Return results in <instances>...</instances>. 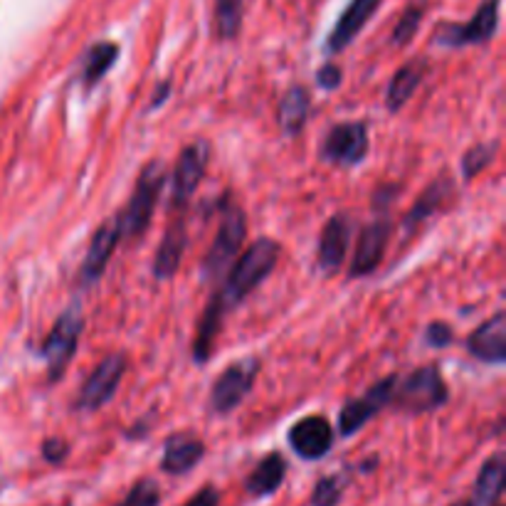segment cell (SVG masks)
Segmentation results:
<instances>
[{"label":"cell","instance_id":"1","mask_svg":"<svg viewBox=\"0 0 506 506\" xmlns=\"http://www.w3.org/2000/svg\"><path fill=\"white\" fill-rule=\"evenodd\" d=\"M279 255H282L279 242L259 237L235 259V265L223 277V287L210 297L208 307L203 311L198 333L193 341V361L195 364L203 365L213 358L217 333L223 329V319L240 307L242 301L274 272Z\"/></svg>","mask_w":506,"mask_h":506},{"label":"cell","instance_id":"2","mask_svg":"<svg viewBox=\"0 0 506 506\" xmlns=\"http://www.w3.org/2000/svg\"><path fill=\"white\" fill-rule=\"evenodd\" d=\"M168 181V171L163 161H151L143 166V171L136 178L133 193L126 208L119 213L117 227L121 240H142L146 230H149L151 217L158 206V198L163 193V185Z\"/></svg>","mask_w":506,"mask_h":506},{"label":"cell","instance_id":"3","mask_svg":"<svg viewBox=\"0 0 506 506\" xmlns=\"http://www.w3.org/2000/svg\"><path fill=\"white\" fill-rule=\"evenodd\" d=\"M448 398L449 390L448 383L442 381L440 368L420 365L400 385H395L390 406L407 416H423V413H432L445 406Z\"/></svg>","mask_w":506,"mask_h":506},{"label":"cell","instance_id":"4","mask_svg":"<svg viewBox=\"0 0 506 506\" xmlns=\"http://www.w3.org/2000/svg\"><path fill=\"white\" fill-rule=\"evenodd\" d=\"M245 237H248V217H245V213L240 208H235V206L225 208L216 240H213L210 249L206 252V258H203V265H200V274H203L206 282L223 279L227 269L235 265V259L240 258Z\"/></svg>","mask_w":506,"mask_h":506},{"label":"cell","instance_id":"5","mask_svg":"<svg viewBox=\"0 0 506 506\" xmlns=\"http://www.w3.org/2000/svg\"><path fill=\"white\" fill-rule=\"evenodd\" d=\"M84 332V316L79 314V309H67L65 314L59 316L58 322L52 324L50 333L42 341L40 356L47 364V378L50 383H58L65 375L67 365L72 364V358L77 353L79 339Z\"/></svg>","mask_w":506,"mask_h":506},{"label":"cell","instance_id":"6","mask_svg":"<svg viewBox=\"0 0 506 506\" xmlns=\"http://www.w3.org/2000/svg\"><path fill=\"white\" fill-rule=\"evenodd\" d=\"M126 368H129V358L126 353H109L101 358V364L87 375V381L79 388V395L75 400V410L82 413H97L104 407L109 400L117 395L119 385L124 381Z\"/></svg>","mask_w":506,"mask_h":506},{"label":"cell","instance_id":"7","mask_svg":"<svg viewBox=\"0 0 506 506\" xmlns=\"http://www.w3.org/2000/svg\"><path fill=\"white\" fill-rule=\"evenodd\" d=\"M210 161V146L208 142H198L183 146V151L175 158L174 174H171V208L174 213H181L188 200L195 195L198 185L206 178V171H208Z\"/></svg>","mask_w":506,"mask_h":506},{"label":"cell","instance_id":"8","mask_svg":"<svg viewBox=\"0 0 506 506\" xmlns=\"http://www.w3.org/2000/svg\"><path fill=\"white\" fill-rule=\"evenodd\" d=\"M259 374V358L248 356L235 361L225 368L223 374L217 375V381L213 383L210 390V407L217 416H227L233 413L235 407H240V403L249 395V390L255 388Z\"/></svg>","mask_w":506,"mask_h":506},{"label":"cell","instance_id":"9","mask_svg":"<svg viewBox=\"0 0 506 506\" xmlns=\"http://www.w3.org/2000/svg\"><path fill=\"white\" fill-rule=\"evenodd\" d=\"M368 129L364 121H343L332 126L322 142V158L326 163L341 168H353L368 156Z\"/></svg>","mask_w":506,"mask_h":506},{"label":"cell","instance_id":"10","mask_svg":"<svg viewBox=\"0 0 506 506\" xmlns=\"http://www.w3.org/2000/svg\"><path fill=\"white\" fill-rule=\"evenodd\" d=\"M499 27V0H484L469 23H442L435 30V42L445 47L481 45L494 37Z\"/></svg>","mask_w":506,"mask_h":506},{"label":"cell","instance_id":"11","mask_svg":"<svg viewBox=\"0 0 506 506\" xmlns=\"http://www.w3.org/2000/svg\"><path fill=\"white\" fill-rule=\"evenodd\" d=\"M395 385H398V375H388V378H383V381H378L375 385H371L361 398L349 400L346 406L341 407V413H339L341 435H343V437H351V435H356L368 420H374L383 407L390 403Z\"/></svg>","mask_w":506,"mask_h":506},{"label":"cell","instance_id":"12","mask_svg":"<svg viewBox=\"0 0 506 506\" xmlns=\"http://www.w3.org/2000/svg\"><path fill=\"white\" fill-rule=\"evenodd\" d=\"M390 240V220L385 216L375 217L374 223H368L361 230L358 237L356 255L351 259L349 272L351 277H368L378 269V265L385 258V248Z\"/></svg>","mask_w":506,"mask_h":506},{"label":"cell","instance_id":"13","mask_svg":"<svg viewBox=\"0 0 506 506\" xmlns=\"http://www.w3.org/2000/svg\"><path fill=\"white\" fill-rule=\"evenodd\" d=\"M290 445L301 459H322L333 445L332 423L324 416H309L290 427Z\"/></svg>","mask_w":506,"mask_h":506},{"label":"cell","instance_id":"14","mask_svg":"<svg viewBox=\"0 0 506 506\" xmlns=\"http://www.w3.org/2000/svg\"><path fill=\"white\" fill-rule=\"evenodd\" d=\"M351 235H353V220L349 213H336V216L324 225L322 237H319V267L326 274L339 272L346 255H349Z\"/></svg>","mask_w":506,"mask_h":506},{"label":"cell","instance_id":"15","mask_svg":"<svg viewBox=\"0 0 506 506\" xmlns=\"http://www.w3.org/2000/svg\"><path fill=\"white\" fill-rule=\"evenodd\" d=\"M119 242H121V237H119L117 220H109L91 235L90 248H87V255L79 267V287H91V284L100 282Z\"/></svg>","mask_w":506,"mask_h":506},{"label":"cell","instance_id":"16","mask_svg":"<svg viewBox=\"0 0 506 506\" xmlns=\"http://www.w3.org/2000/svg\"><path fill=\"white\" fill-rule=\"evenodd\" d=\"M185 248H188V230H185V216L183 213H174L171 223L166 227V235L158 245L156 258H153V277L158 282H166V279H174L178 267L183 262V255H185Z\"/></svg>","mask_w":506,"mask_h":506},{"label":"cell","instance_id":"17","mask_svg":"<svg viewBox=\"0 0 506 506\" xmlns=\"http://www.w3.org/2000/svg\"><path fill=\"white\" fill-rule=\"evenodd\" d=\"M467 351L481 364L501 365L506 361V314H497L477 326L474 333L467 339Z\"/></svg>","mask_w":506,"mask_h":506},{"label":"cell","instance_id":"18","mask_svg":"<svg viewBox=\"0 0 506 506\" xmlns=\"http://www.w3.org/2000/svg\"><path fill=\"white\" fill-rule=\"evenodd\" d=\"M203 457H206V445L200 437L188 430L175 432L163 445L161 469L174 477H181V474L191 472L193 467H198Z\"/></svg>","mask_w":506,"mask_h":506},{"label":"cell","instance_id":"19","mask_svg":"<svg viewBox=\"0 0 506 506\" xmlns=\"http://www.w3.org/2000/svg\"><path fill=\"white\" fill-rule=\"evenodd\" d=\"M381 5V0H351L349 8L343 10L339 17V23L326 40V50L332 55H339L341 50H346L351 42L356 40L358 33L364 30V26L375 16V10Z\"/></svg>","mask_w":506,"mask_h":506},{"label":"cell","instance_id":"20","mask_svg":"<svg viewBox=\"0 0 506 506\" xmlns=\"http://www.w3.org/2000/svg\"><path fill=\"white\" fill-rule=\"evenodd\" d=\"M427 59L425 58H416L406 62V65L400 67L398 72L393 75L388 84V91H385V107L393 114H398L400 109L406 107L407 101L413 100V94L417 91V87L423 84L425 75H427Z\"/></svg>","mask_w":506,"mask_h":506},{"label":"cell","instance_id":"21","mask_svg":"<svg viewBox=\"0 0 506 506\" xmlns=\"http://www.w3.org/2000/svg\"><path fill=\"white\" fill-rule=\"evenodd\" d=\"M455 191V183H452V178L449 175H437L435 181L427 185L423 191V195L416 200V206L410 208V213L406 216V223H403V227H406V233H413L417 225H423L427 217H432L435 213H440L442 206L448 203L449 193Z\"/></svg>","mask_w":506,"mask_h":506},{"label":"cell","instance_id":"22","mask_svg":"<svg viewBox=\"0 0 506 506\" xmlns=\"http://www.w3.org/2000/svg\"><path fill=\"white\" fill-rule=\"evenodd\" d=\"M309 111H311V94L307 87H301V84L290 87V91L279 101V109H277V121H279L284 136H299L304 132Z\"/></svg>","mask_w":506,"mask_h":506},{"label":"cell","instance_id":"23","mask_svg":"<svg viewBox=\"0 0 506 506\" xmlns=\"http://www.w3.org/2000/svg\"><path fill=\"white\" fill-rule=\"evenodd\" d=\"M284 477H287V462L279 452H269V455L259 462L252 474L245 481V490H248L249 497L262 499L269 497L274 491L279 490L284 484Z\"/></svg>","mask_w":506,"mask_h":506},{"label":"cell","instance_id":"24","mask_svg":"<svg viewBox=\"0 0 506 506\" xmlns=\"http://www.w3.org/2000/svg\"><path fill=\"white\" fill-rule=\"evenodd\" d=\"M504 477H506L504 455L497 452V455L490 457V459L481 465L477 484H474L472 506L499 504V497H501V491H504Z\"/></svg>","mask_w":506,"mask_h":506},{"label":"cell","instance_id":"25","mask_svg":"<svg viewBox=\"0 0 506 506\" xmlns=\"http://www.w3.org/2000/svg\"><path fill=\"white\" fill-rule=\"evenodd\" d=\"M119 59L117 42H97L91 45L87 55L82 58V84L84 90H91L101 82V77L107 75Z\"/></svg>","mask_w":506,"mask_h":506},{"label":"cell","instance_id":"26","mask_svg":"<svg viewBox=\"0 0 506 506\" xmlns=\"http://www.w3.org/2000/svg\"><path fill=\"white\" fill-rule=\"evenodd\" d=\"M245 17V0H216L213 10V23L220 40H233L237 37Z\"/></svg>","mask_w":506,"mask_h":506},{"label":"cell","instance_id":"27","mask_svg":"<svg viewBox=\"0 0 506 506\" xmlns=\"http://www.w3.org/2000/svg\"><path fill=\"white\" fill-rule=\"evenodd\" d=\"M497 151L499 142H481L467 151L465 156H462V175H465V181H472L484 168L490 166L494 156H497Z\"/></svg>","mask_w":506,"mask_h":506},{"label":"cell","instance_id":"28","mask_svg":"<svg viewBox=\"0 0 506 506\" xmlns=\"http://www.w3.org/2000/svg\"><path fill=\"white\" fill-rule=\"evenodd\" d=\"M161 504V487L156 484V480H149L143 477L133 484L129 494H126L117 506H158Z\"/></svg>","mask_w":506,"mask_h":506},{"label":"cell","instance_id":"29","mask_svg":"<svg viewBox=\"0 0 506 506\" xmlns=\"http://www.w3.org/2000/svg\"><path fill=\"white\" fill-rule=\"evenodd\" d=\"M423 16H425L423 5H410V8L400 16L398 26H395V30H393V40L390 42H393L395 47L407 45V42L416 37L417 27H420V23H423Z\"/></svg>","mask_w":506,"mask_h":506},{"label":"cell","instance_id":"30","mask_svg":"<svg viewBox=\"0 0 506 506\" xmlns=\"http://www.w3.org/2000/svg\"><path fill=\"white\" fill-rule=\"evenodd\" d=\"M343 490H346L343 477H322L311 494V506H339Z\"/></svg>","mask_w":506,"mask_h":506},{"label":"cell","instance_id":"31","mask_svg":"<svg viewBox=\"0 0 506 506\" xmlns=\"http://www.w3.org/2000/svg\"><path fill=\"white\" fill-rule=\"evenodd\" d=\"M425 341L430 343L432 349H445L455 341V333H452V326L445 324V322H432L425 332Z\"/></svg>","mask_w":506,"mask_h":506},{"label":"cell","instance_id":"32","mask_svg":"<svg viewBox=\"0 0 506 506\" xmlns=\"http://www.w3.org/2000/svg\"><path fill=\"white\" fill-rule=\"evenodd\" d=\"M67 455H69V445L62 437H47L42 442V457L52 465H59Z\"/></svg>","mask_w":506,"mask_h":506},{"label":"cell","instance_id":"33","mask_svg":"<svg viewBox=\"0 0 506 506\" xmlns=\"http://www.w3.org/2000/svg\"><path fill=\"white\" fill-rule=\"evenodd\" d=\"M316 82L322 90H339L341 87V67H336L333 62L324 65L319 72H316Z\"/></svg>","mask_w":506,"mask_h":506},{"label":"cell","instance_id":"34","mask_svg":"<svg viewBox=\"0 0 506 506\" xmlns=\"http://www.w3.org/2000/svg\"><path fill=\"white\" fill-rule=\"evenodd\" d=\"M183 506H220V494L216 487H203L193 499H188Z\"/></svg>","mask_w":506,"mask_h":506},{"label":"cell","instance_id":"35","mask_svg":"<svg viewBox=\"0 0 506 506\" xmlns=\"http://www.w3.org/2000/svg\"><path fill=\"white\" fill-rule=\"evenodd\" d=\"M171 90H174V84H171V79H166V82L158 84L156 94H153L156 100L151 101V109H158V107H161V104H163V101H166L168 97H171Z\"/></svg>","mask_w":506,"mask_h":506},{"label":"cell","instance_id":"36","mask_svg":"<svg viewBox=\"0 0 506 506\" xmlns=\"http://www.w3.org/2000/svg\"><path fill=\"white\" fill-rule=\"evenodd\" d=\"M452 506H472V501H467V499H462V501H455Z\"/></svg>","mask_w":506,"mask_h":506},{"label":"cell","instance_id":"37","mask_svg":"<svg viewBox=\"0 0 506 506\" xmlns=\"http://www.w3.org/2000/svg\"><path fill=\"white\" fill-rule=\"evenodd\" d=\"M494 506H501V504H494Z\"/></svg>","mask_w":506,"mask_h":506}]
</instances>
